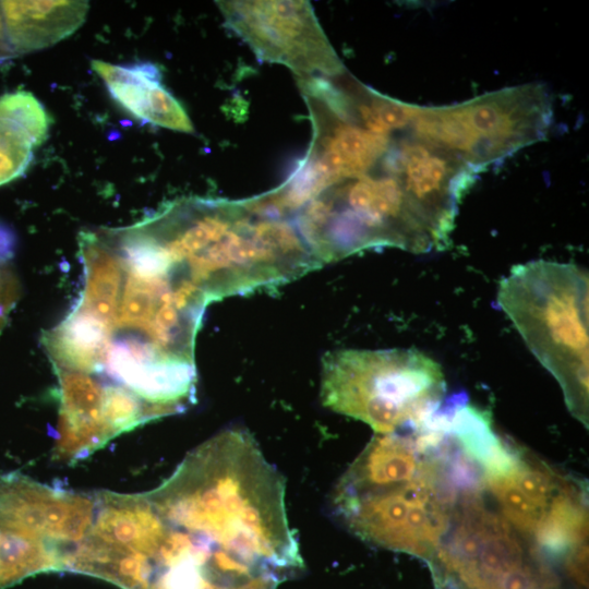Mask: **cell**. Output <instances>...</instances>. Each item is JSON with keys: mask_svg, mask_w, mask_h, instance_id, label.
<instances>
[{"mask_svg": "<svg viewBox=\"0 0 589 589\" xmlns=\"http://www.w3.org/2000/svg\"><path fill=\"white\" fill-rule=\"evenodd\" d=\"M285 491L248 430H223L155 489L101 493L92 574L122 589H277L303 567Z\"/></svg>", "mask_w": 589, "mask_h": 589, "instance_id": "obj_1", "label": "cell"}, {"mask_svg": "<svg viewBox=\"0 0 589 589\" xmlns=\"http://www.w3.org/2000/svg\"><path fill=\"white\" fill-rule=\"evenodd\" d=\"M82 289L41 344L56 374L93 384L105 399L129 397L154 419L195 401L194 344L214 301L199 267L141 220L84 230Z\"/></svg>", "mask_w": 589, "mask_h": 589, "instance_id": "obj_2", "label": "cell"}, {"mask_svg": "<svg viewBox=\"0 0 589 589\" xmlns=\"http://www.w3.org/2000/svg\"><path fill=\"white\" fill-rule=\"evenodd\" d=\"M588 293L589 277L584 268L546 260L514 266L497 289L500 308L557 381L569 412L586 428Z\"/></svg>", "mask_w": 589, "mask_h": 589, "instance_id": "obj_3", "label": "cell"}, {"mask_svg": "<svg viewBox=\"0 0 589 589\" xmlns=\"http://www.w3.org/2000/svg\"><path fill=\"white\" fill-rule=\"evenodd\" d=\"M423 435L429 455L413 478L359 491H333L332 508L363 541L428 562L449 527L458 498L474 485L445 440Z\"/></svg>", "mask_w": 589, "mask_h": 589, "instance_id": "obj_4", "label": "cell"}, {"mask_svg": "<svg viewBox=\"0 0 589 589\" xmlns=\"http://www.w3.org/2000/svg\"><path fill=\"white\" fill-rule=\"evenodd\" d=\"M445 393L441 365L417 349H340L323 358V405L375 433L418 424L440 408Z\"/></svg>", "mask_w": 589, "mask_h": 589, "instance_id": "obj_5", "label": "cell"}, {"mask_svg": "<svg viewBox=\"0 0 589 589\" xmlns=\"http://www.w3.org/2000/svg\"><path fill=\"white\" fill-rule=\"evenodd\" d=\"M428 563L440 589H556L558 584L545 554L483 490L460 495Z\"/></svg>", "mask_w": 589, "mask_h": 589, "instance_id": "obj_6", "label": "cell"}, {"mask_svg": "<svg viewBox=\"0 0 589 589\" xmlns=\"http://www.w3.org/2000/svg\"><path fill=\"white\" fill-rule=\"evenodd\" d=\"M94 492L40 483L19 471L0 473V589L64 570L92 525Z\"/></svg>", "mask_w": 589, "mask_h": 589, "instance_id": "obj_7", "label": "cell"}, {"mask_svg": "<svg viewBox=\"0 0 589 589\" xmlns=\"http://www.w3.org/2000/svg\"><path fill=\"white\" fill-rule=\"evenodd\" d=\"M552 120L542 84H525L444 107H418L410 122L417 140L458 158L474 171L541 141Z\"/></svg>", "mask_w": 589, "mask_h": 589, "instance_id": "obj_8", "label": "cell"}, {"mask_svg": "<svg viewBox=\"0 0 589 589\" xmlns=\"http://www.w3.org/2000/svg\"><path fill=\"white\" fill-rule=\"evenodd\" d=\"M496 509L544 554L564 560L588 545L587 488L514 445L497 467L482 473Z\"/></svg>", "mask_w": 589, "mask_h": 589, "instance_id": "obj_9", "label": "cell"}, {"mask_svg": "<svg viewBox=\"0 0 589 589\" xmlns=\"http://www.w3.org/2000/svg\"><path fill=\"white\" fill-rule=\"evenodd\" d=\"M226 25L262 61L289 68L298 77H335L346 69L309 1H217Z\"/></svg>", "mask_w": 589, "mask_h": 589, "instance_id": "obj_10", "label": "cell"}, {"mask_svg": "<svg viewBox=\"0 0 589 589\" xmlns=\"http://www.w3.org/2000/svg\"><path fill=\"white\" fill-rule=\"evenodd\" d=\"M92 69L105 82L110 96L135 118L178 132L194 131L184 108L163 86L156 65H117L93 60Z\"/></svg>", "mask_w": 589, "mask_h": 589, "instance_id": "obj_11", "label": "cell"}, {"mask_svg": "<svg viewBox=\"0 0 589 589\" xmlns=\"http://www.w3.org/2000/svg\"><path fill=\"white\" fill-rule=\"evenodd\" d=\"M87 1H1L7 38L19 52H33L71 36L84 23Z\"/></svg>", "mask_w": 589, "mask_h": 589, "instance_id": "obj_12", "label": "cell"}, {"mask_svg": "<svg viewBox=\"0 0 589 589\" xmlns=\"http://www.w3.org/2000/svg\"><path fill=\"white\" fill-rule=\"evenodd\" d=\"M0 122L20 133L33 147L46 141L50 128L46 108L27 91L10 92L0 97Z\"/></svg>", "mask_w": 589, "mask_h": 589, "instance_id": "obj_13", "label": "cell"}, {"mask_svg": "<svg viewBox=\"0 0 589 589\" xmlns=\"http://www.w3.org/2000/svg\"><path fill=\"white\" fill-rule=\"evenodd\" d=\"M33 146L20 133L0 122V185L21 177L33 158Z\"/></svg>", "mask_w": 589, "mask_h": 589, "instance_id": "obj_14", "label": "cell"}, {"mask_svg": "<svg viewBox=\"0 0 589 589\" xmlns=\"http://www.w3.org/2000/svg\"><path fill=\"white\" fill-rule=\"evenodd\" d=\"M20 296V286L8 260L0 257V334Z\"/></svg>", "mask_w": 589, "mask_h": 589, "instance_id": "obj_15", "label": "cell"}, {"mask_svg": "<svg viewBox=\"0 0 589 589\" xmlns=\"http://www.w3.org/2000/svg\"><path fill=\"white\" fill-rule=\"evenodd\" d=\"M13 233L3 224H0V257L9 260L13 249Z\"/></svg>", "mask_w": 589, "mask_h": 589, "instance_id": "obj_16", "label": "cell"}, {"mask_svg": "<svg viewBox=\"0 0 589 589\" xmlns=\"http://www.w3.org/2000/svg\"><path fill=\"white\" fill-rule=\"evenodd\" d=\"M5 38H7V35H5L3 19H2L1 9H0V52L2 53H4L8 48Z\"/></svg>", "mask_w": 589, "mask_h": 589, "instance_id": "obj_17", "label": "cell"}]
</instances>
